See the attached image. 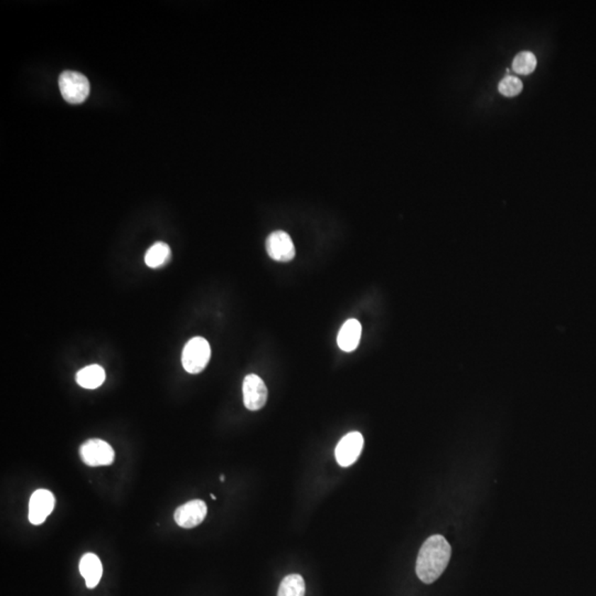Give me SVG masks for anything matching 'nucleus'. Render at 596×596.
<instances>
[{
	"instance_id": "obj_1",
	"label": "nucleus",
	"mask_w": 596,
	"mask_h": 596,
	"mask_svg": "<svg viewBox=\"0 0 596 596\" xmlns=\"http://www.w3.org/2000/svg\"><path fill=\"white\" fill-rule=\"evenodd\" d=\"M451 548L444 536H429L420 549L417 560V574L423 583L437 581L446 569L451 559Z\"/></svg>"
},
{
	"instance_id": "obj_2",
	"label": "nucleus",
	"mask_w": 596,
	"mask_h": 596,
	"mask_svg": "<svg viewBox=\"0 0 596 596\" xmlns=\"http://www.w3.org/2000/svg\"><path fill=\"white\" fill-rule=\"evenodd\" d=\"M210 357L211 348L208 340L203 337L192 338L182 350V366L189 373H200L207 367Z\"/></svg>"
},
{
	"instance_id": "obj_3",
	"label": "nucleus",
	"mask_w": 596,
	"mask_h": 596,
	"mask_svg": "<svg viewBox=\"0 0 596 596\" xmlns=\"http://www.w3.org/2000/svg\"><path fill=\"white\" fill-rule=\"evenodd\" d=\"M61 94L67 102L80 104L90 93V82L84 75L74 71H65L59 78Z\"/></svg>"
},
{
	"instance_id": "obj_4",
	"label": "nucleus",
	"mask_w": 596,
	"mask_h": 596,
	"mask_svg": "<svg viewBox=\"0 0 596 596\" xmlns=\"http://www.w3.org/2000/svg\"><path fill=\"white\" fill-rule=\"evenodd\" d=\"M80 457L88 466H110L114 461L115 453L113 447L103 439H91L81 445Z\"/></svg>"
},
{
	"instance_id": "obj_5",
	"label": "nucleus",
	"mask_w": 596,
	"mask_h": 596,
	"mask_svg": "<svg viewBox=\"0 0 596 596\" xmlns=\"http://www.w3.org/2000/svg\"><path fill=\"white\" fill-rule=\"evenodd\" d=\"M364 449V437L359 432H350L338 443L334 456L342 467H349L359 459Z\"/></svg>"
},
{
	"instance_id": "obj_6",
	"label": "nucleus",
	"mask_w": 596,
	"mask_h": 596,
	"mask_svg": "<svg viewBox=\"0 0 596 596\" xmlns=\"http://www.w3.org/2000/svg\"><path fill=\"white\" fill-rule=\"evenodd\" d=\"M243 402L249 411L262 409L267 401V388L259 376L249 374L243 380Z\"/></svg>"
},
{
	"instance_id": "obj_7",
	"label": "nucleus",
	"mask_w": 596,
	"mask_h": 596,
	"mask_svg": "<svg viewBox=\"0 0 596 596\" xmlns=\"http://www.w3.org/2000/svg\"><path fill=\"white\" fill-rule=\"evenodd\" d=\"M267 254L277 262H290L296 254L292 237L284 231H275L266 240Z\"/></svg>"
},
{
	"instance_id": "obj_8",
	"label": "nucleus",
	"mask_w": 596,
	"mask_h": 596,
	"mask_svg": "<svg viewBox=\"0 0 596 596\" xmlns=\"http://www.w3.org/2000/svg\"><path fill=\"white\" fill-rule=\"evenodd\" d=\"M208 514L207 505L203 500L195 499L176 509V524L181 528L191 529L199 526L205 520Z\"/></svg>"
},
{
	"instance_id": "obj_9",
	"label": "nucleus",
	"mask_w": 596,
	"mask_h": 596,
	"mask_svg": "<svg viewBox=\"0 0 596 596\" xmlns=\"http://www.w3.org/2000/svg\"><path fill=\"white\" fill-rule=\"evenodd\" d=\"M55 498L47 489H38L29 502V520L35 526L43 524L55 508Z\"/></svg>"
},
{
	"instance_id": "obj_10",
	"label": "nucleus",
	"mask_w": 596,
	"mask_h": 596,
	"mask_svg": "<svg viewBox=\"0 0 596 596\" xmlns=\"http://www.w3.org/2000/svg\"><path fill=\"white\" fill-rule=\"evenodd\" d=\"M81 575L84 578L85 583L89 589H94L100 583L103 574V566L100 558L94 553H86L81 558Z\"/></svg>"
},
{
	"instance_id": "obj_11",
	"label": "nucleus",
	"mask_w": 596,
	"mask_h": 596,
	"mask_svg": "<svg viewBox=\"0 0 596 596\" xmlns=\"http://www.w3.org/2000/svg\"><path fill=\"white\" fill-rule=\"evenodd\" d=\"M360 338H361V324L357 320H347L342 325L338 334V346L344 352H354L359 346Z\"/></svg>"
},
{
	"instance_id": "obj_12",
	"label": "nucleus",
	"mask_w": 596,
	"mask_h": 596,
	"mask_svg": "<svg viewBox=\"0 0 596 596\" xmlns=\"http://www.w3.org/2000/svg\"><path fill=\"white\" fill-rule=\"evenodd\" d=\"M75 380L84 389H98L105 381V371L99 364L83 368L75 376Z\"/></svg>"
},
{
	"instance_id": "obj_13",
	"label": "nucleus",
	"mask_w": 596,
	"mask_h": 596,
	"mask_svg": "<svg viewBox=\"0 0 596 596\" xmlns=\"http://www.w3.org/2000/svg\"><path fill=\"white\" fill-rule=\"evenodd\" d=\"M172 259V249L169 245L164 242H157L147 249L145 254V263L150 269H159L169 262Z\"/></svg>"
},
{
	"instance_id": "obj_14",
	"label": "nucleus",
	"mask_w": 596,
	"mask_h": 596,
	"mask_svg": "<svg viewBox=\"0 0 596 596\" xmlns=\"http://www.w3.org/2000/svg\"><path fill=\"white\" fill-rule=\"evenodd\" d=\"M306 585L300 574H290L281 582L277 596H305Z\"/></svg>"
},
{
	"instance_id": "obj_15",
	"label": "nucleus",
	"mask_w": 596,
	"mask_h": 596,
	"mask_svg": "<svg viewBox=\"0 0 596 596\" xmlns=\"http://www.w3.org/2000/svg\"><path fill=\"white\" fill-rule=\"evenodd\" d=\"M536 55L529 51L519 53L516 55L512 62V69L518 74L528 75L536 70Z\"/></svg>"
},
{
	"instance_id": "obj_16",
	"label": "nucleus",
	"mask_w": 596,
	"mask_h": 596,
	"mask_svg": "<svg viewBox=\"0 0 596 596\" xmlns=\"http://www.w3.org/2000/svg\"><path fill=\"white\" fill-rule=\"evenodd\" d=\"M498 89L500 94L507 96V98H512V96H517L522 93V82L516 77L507 75L506 78L502 79L499 83Z\"/></svg>"
},
{
	"instance_id": "obj_17",
	"label": "nucleus",
	"mask_w": 596,
	"mask_h": 596,
	"mask_svg": "<svg viewBox=\"0 0 596 596\" xmlns=\"http://www.w3.org/2000/svg\"><path fill=\"white\" fill-rule=\"evenodd\" d=\"M220 480H221V482H225V476H223V475H221V477H220Z\"/></svg>"
},
{
	"instance_id": "obj_18",
	"label": "nucleus",
	"mask_w": 596,
	"mask_h": 596,
	"mask_svg": "<svg viewBox=\"0 0 596 596\" xmlns=\"http://www.w3.org/2000/svg\"><path fill=\"white\" fill-rule=\"evenodd\" d=\"M210 496H211V498H213V500H215V499H217V498H215V495L211 494V495H210Z\"/></svg>"
}]
</instances>
